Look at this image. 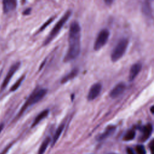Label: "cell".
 <instances>
[{
	"instance_id": "9",
	"label": "cell",
	"mask_w": 154,
	"mask_h": 154,
	"mask_svg": "<svg viewBox=\"0 0 154 154\" xmlns=\"http://www.w3.org/2000/svg\"><path fill=\"white\" fill-rule=\"evenodd\" d=\"M142 134L140 138L141 142H144L147 141L150 137L153 132V126L151 123H147L143 126L141 130Z\"/></svg>"
},
{
	"instance_id": "3",
	"label": "cell",
	"mask_w": 154,
	"mask_h": 154,
	"mask_svg": "<svg viewBox=\"0 0 154 154\" xmlns=\"http://www.w3.org/2000/svg\"><path fill=\"white\" fill-rule=\"evenodd\" d=\"M71 14H72L71 10H67L64 14V15L59 19V20L55 24L52 30L49 32V34L44 41L43 43L44 46L48 45L57 35V34L59 33V32L61 29L62 27L64 25L66 22L68 20L69 17H70Z\"/></svg>"
},
{
	"instance_id": "23",
	"label": "cell",
	"mask_w": 154,
	"mask_h": 154,
	"mask_svg": "<svg viewBox=\"0 0 154 154\" xmlns=\"http://www.w3.org/2000/svg\"><path fill=\"white\" fill-rule=\"evenodd\" d=\"M31 11V8H27V9H26V10L23 12V15H28V14L30 13Z\"/></svg>"
},
{
	"instance_id": "5",
	"label": "cell",
	"mask_w": 154,
	"mask_h": 154,
	"mask_svg": "<svg viewBox=\"0 0 154 154\" xmlns=\"http://www.w3.org/2000/svg\"><path fill=\"white\" fill-rule=\"evenodd\" d=\"M109 34V30L105 28L102 29L99 32L93 45V48L95 51L100 49L107 43Z\"/></svg>"
},
{
	"instance_id": "27",
	"label": "cell",
	"mask_w": 154,
	"mask_h": 154,
	"mask_svg": "<svg viewBox=\"0 0 154 154\" xmlns=\"http://www.w3.org/2000/svg\"><path fill=\"white\" fill-rule=\"evenodd\" d=\"M105 2L106 4H111L112 2V1H108V0H106V1H105Z\"/></svg>"
},
{
	"instance_id": "11",
	"label": "cell",
	"mask_w": 154,
	"mask_h": 154,
	"mask_svg": "<svg viewBox=\"0 0 154 154\" xmlns=\"http://www.w3.org/2000/svg\"><path fill=\"white\" fill-rule=\"evenodd\" d=\"M2 3L4 13H7L14 10L17 6V2L14 0H4Z\"/></svg>"
},
{
	"instance_id": "1",
	"label": "cell",
	"mask_w": 154,
	"mask_h": 154,
	"mask_svg": "<svg viewBox=\"0 0 154 154\" xmlns=\"http://www.w3.org/2000/svg\"><path fill=\"white\" fill-rule=\"evenodd\" d=\"M81 52V27L76 21L71 23L69 32V48L64 58V62L76 59Z\"/></svg>"
},
{
	"instance_id": "19",
	"label": "cell",
	"mask_w": 154,
	"mask_h": 154,
	"mask_svg": "<svg viewBox=\"0 0 154 154\" xmlns=\"http://www.w3.org/2000/svg\"><path fill=\"white\" fill-rule=\"evenodd\" d=\"M25 79V75H23L22 76H20L17 81L16 82L12 85V87H11L10 91H16L19 87L20 85H21L22 81H23V79Z\"/></svg>"
},
{
	"instance_id": "2",
	"label": "cell",
	"mask_w": 154,
	"mask_h": 154,
	"mask_svg": "<svg viewBox=\"0 0 154 154\" xmlns=\"http://www.w3.org/2000/svg\"><path fill=\"white\" fill-rule=\"evenodd\" d=\"M48 90L46 88H40L34 91L28 97L25 103L20 109L17 116H20L29 106L35 104L42 100L47 94Z\"/></svg>"
},
{
	"instance_id": "8",
	"label": "cell",
	"mask_w": 154,
	"mask_h": 154,
	"mask_svg": "<svg viewBox=\"0 0 154 154\" xmlns=\"http://www.w3.org/2000/svg\"><path fill=\"white\" fill-rule=\"evenodd\" d=\"M126 88V85L123 82L117 84L109 92V96L112 99H116L121 95Z\"/></svg>"
},
{
	"instance_id": "22",
	"label": "cell",
	"mask_w": 154,
	"mask_h": 154,
	"mask_svg": "<svg viewBox=\"0 0 154 154\" xmlns=\"http://www.w3.org/2000/svg\"><path fill=\"white\" fill-rule=\"evenodd\" d=\"M11 146V144H10L8 145L7 146H6V147L3 149V150H2V151L0 152V154H6V153L8 152V151L9 150V149H10Z\"/></svg>"
},
{
	"instance_id": "25",
	"label": "cell",
	"mask_w": 154,
	"mask_h": 154,
	"mask_svg": "<svg viewBox=\"0 0 154 154\" xmlns=\"http://www.w3.org/2000/svg\"><path fill=\"white\" fill-rule=\"evenodd\" d=\"M127 153L128 154H135L134 151L131 148H127Z\"/></svg>"
},
{
	"instance_id": "21",
	"label": "cell",
	"mask_w": 154,
	"mask_h": 154,
	"mask_svg": "<svg viewBox=\"0 0 154 154\" xmlns=\"http://www.w3.org/2000/svg\"><path fill=\"white\" fill-rule=\"evenodd\" d=\"M54 17H52V18L48 19V20L40 28V29H39V32L42 31L43 29H45L46 28V26H47L48 25H49L54 20Z\"/></svg>"
},
{
	"instance_id": "15",
	"label": "cell",
	"mask_w": 154,
	"mask_h": 154,
	"mask_svg": "<svg viewBox=\"0 0 154 154\" xmlns=\"http://www.w3.org/2000/svg\"><path fill=\"white\" fill-rule=\"evenodd\" d=\"M78 73V69L75 68L73 69L72 70H71L69 73H67L66 75H65L61 80V84H64L67 82V81L73 79Z\"/></svg>"
},
{
	"instance_id": "24",
	"label": "cell",
	"mask_w": 154,
	"mask_h": 154,
	"mask_svg": "<svg viewBox=\"0 0 154 154\" xmlns=\"http://www.w3.org/2000/svg\"><path fill=\"white\" fill-rule=\"evenodd\" d=\"M149 147L150 148L151 153H152V154H153V140L151 141V143H150V144L149 145Z\"/></svg>"
},
{
	"instance_id": "12",
	"label": "cell",
	"mask_w": 154,
	"mask_h": 154,
	"mask_svg": "<svg viewBox=\"0 0 154 154\" xmlns=\"http://www.w3.org/2000/svg\"><path fill=\"white\" fill-rule=\"evenodd\" d=\"M116 127L115 126L113 125H109L108 127H106V128L105 129V130L104 131V132L103 133H102L101 134H100L97 139L99 141H102L103 140H105V138H108V137H109L110 135H111L114 131H116Z\"/></svg>"
},
{
	"instance_id": "7",
	"label": "cell",
	"mask_w": 154,
	"mask_h": 154,
	"mask_svg": "<svg viewBox=\"0 0 154 154\" xmlns=\"http://www.w3.org/2000/svg\"><path fill=\"white\" fill-rule=\"evenodd\" d=\"M102 90V85L99 83H95L93 84L88 91L87 95V99L88 100H93L95 99L100 94Z\"/></svg>"
},
{
	"instance_id": "4",
	"label": "cell",
	"mask_w": 154,
	"mask_h": 154,
	"mask_svg": "<svg viewBox=\"0 0 154 154\" xmlns=\"http://www.w3.org/2000/svg\"><path fill=\"white\" fill-rule=\"evenodd\" d=\"M129 40L127 38H123L120 39L114 47L111 55L112 61L116 62L120 60L125 54L128 46Z\"/></svg>"
},
{
	"instance_id": "18",
	"label": "cell",
	"mask_w": 154,
	"mask_h": 154,
	"mask_svg": "<svg viewBox=\"0 0 154 154\" xmlns=\"http://www.w3.org/2000/svg\"><path fill=\"white\" fill-rule=\"evenodd\" d=\"M135 136V131L133 129L129 130L126 132L123 137V140L125 141H129L132 140Z\"/></svg>"
},
{
	"instance_id": "29",
	"label": "cell",
	"mask_w": 154,
	"mask_h": 154,
	"mask_svg": "<svg viewBox=\"0 0 154 154\" xmlns=\"http://www.w3.org/2000/svg\"><path fill=\"white\" fill-rule=\"evenodd\" d=\"M111 154H114V153H111Z\"/></svg>"
},
{
	"instance_id": "28",
	"label": "cell",
	"mask_w": 154,
	"mask_h": 154,
	"mask_svg": "<svg viewBox=\"0 0 154 154\" xmlns=\"http://www.w3.org/2000/svg\"><path fill=\"white\" fill-rule=\"evenodd\" d=\"M153 108H154L153 106H152L151 108H150V111H151V112H152V114L153 113Z\"/></svg>"
},
{
	"instance_id": "10",
	"label": "cell",
	"mask_w": 154,
	"mask_h": 154,
	"mask_svg": "<svg viewBox=\"0 0 154 154\" xmlns=\"http://www.w3.org/2000/svg\"><path fill=\"white\" fill-rule=\"evenodd\" d=\"M141 68H142V66L141 63H137L134 64L131 66L130 69V72L129 75V81H132L136 78V76L138 75V73L141 70Z\"/></svg>"
},
{
	"instance_id": "6",
	"label": "cell",
	"mask_w": 154,
	"mask_h": 154,
	"mask_svg": "<svg viewBox=\"0 0 154 154\" xmlns=\"http://www.w3.org/2000/svg\"><path fill=\"white\" fill-rule=\"evenodd\" d=\"M20 66V62H16V63H14V64H13L11 67L10 68L8 72H7L5 78L4 79L0 87V91H2L8 85V84H9V82L10 81L12 76L14 75V73H16V72L18 70V69L19 68Z\"/></svg>"
},
{
	"instance_id": "13",
	"label": "cell",
	"mask_w": 154,
	"mask_h": 154,
	"mask_svg": "<svg viewBox=\"0 0 154 154\" xmlns=\"http://www.w3.org/2000/svg\"><path fill=\"white\" fill-rule=\"evenodd\" d=\"M141 10L144 16L148 18L152 17V8L149 1L143 2L141 7Z\"/></svg>"
},
{
	"instance_id": "20",
	"label": "cell",
	"mask_w": 154,
	"mask_h": 154,
	"mask_svg": "<svg viewBox=\"0 0 154 154\" xmlns=\"http://www.w3.org/2000/svg\"><path fill=\"white\" fill-rule=\"evenodd\" d=\"M135 151L137 154H146V150L143 145H137L135 147Z\"/></svg>"
},
{
	"instance_id": "14",
	"label": "cell",
	"mask_w": 154,
	"mask_h": 154,
	"mask_svg": "<svg viewBox=\"0 0 154 154\" xmlns=\"http://www.w3.org/2000/svg\"><path fill=\"white\" fill-rule=\"evenodd\" d=\"M49 110L48 109H45L43 111H42V112H40L37 116V117L35 118L32 125H31V127L33 128L34 126H35L37 125H38L43 119H44L45 118H46L48 115L49 114Z\"/></svg>"
},
{
	"instance_id": "16",
	"label": "cell",
	"mask_w": 154,
	"mask_h": 154,
	"mask_svg": "<svg viewBox=\"0 0 154 154\" xmlns=\"http://www.w3.org/2000/svg\"><path fill=\"white\" fill-rule=\"evenodd\" d=\"M64 123H62L58 127V128L57 129L55 134H54V137H53V140H52V146H54L55 143L57 142V141L58 140L59 137H60L63 129H64Z\"/></svg>"
},
{
	"instance_id": "26",
	"label": "cell",
	"mask_w": 154,
	"mask_h": 154,
	"mask_svg": "<svg viewBox=\"0 0 154 154\" xmlns=\"http://www.w3.org/2000/svg\"><path fill=\"white\" fill-rule=\"evenodd\" d=\"M4 125L3 123H2L0 124V133H1V131H2V129H3V128H4Z\"/></svg>"
},
{
	"instance_id": "17",
	"label": "cell",
	"mask_w": 154,
	"mask_h": 154,
	"mask_svg": "<svg viewBox=\"0 0 154 154\" xmlns=\"http://www.w3.org/2000/svg\"><path fill=\"white\" fill-rule=\"evenodd\" d=\"M50 142H51L50 137H46L44 140V141L42 142V144L40 145V148L38 149V154H43Z\"/></svg>"
}]
</instances>
